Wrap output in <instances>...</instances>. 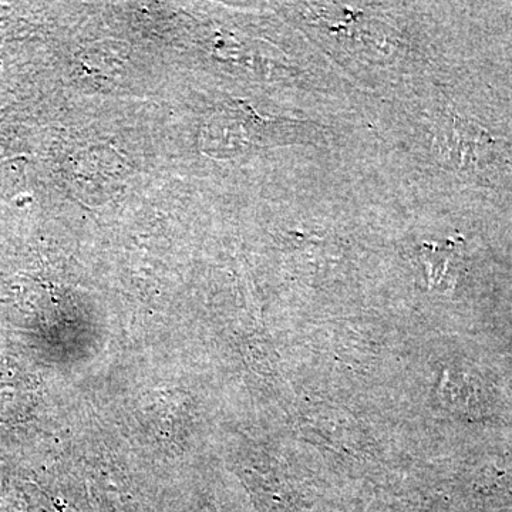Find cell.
I'll return each mask as SVG.
<instances>
[{
	"label": "cell",
	"instance_id": "6da1fadb",
	"mask_svg": "<svg viewBox=\"0 0 512 512\" xmlns=\"http://www.w3.org/2000/svg\"><path fill=\"white\" fill-rule=\"evenodd\" d=\"M450 131L448 148L451 154L448 157L460 168L476 167L493 144V138L487 131L458 117H454Z\"/></svg>",
	"mask_w": 512,
	"mask_h": 512
},
{
	"label": "cell",
	"instance_id": "7a4b0ae2",
	"mask_svg": "<svg viewBox=\"0 0 512 512\" xmlns=\"http://www.w3.org/2000/svg\"><path fill=\"white\" fill-rule=\"evenodd\" d=\"M420 255L431 288H453L460 266L457 244H426L421 248Z\"/></svg>",
	"mask_w": 512,
	"mask_h": 512
}]
</instances>
